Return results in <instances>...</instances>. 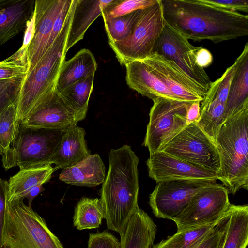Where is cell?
Wrapping results in <instances>:
<instances>
[{
    "mask_svg": "<svg viewBox=\"0 0 248 248\" xmlns=\"http://www.w3.org/2000/svg\"><path fill=\"white\" fill-rule=\"evenodd\" d=\"M165 21L187 38L214 43L248 35V16L200 0H161Z\"/></svg>",
    "mask_w": 248,
    "mask_h": 248,
    "instance_id": "6da1fadb",
    "label": "cell"
},
{
    "mask_svg": "<svg viewBox=\"0 0 248 248\" xmlns=\"http://www.w3.org/2000/svg\"><path fill=\"white\" fill-rule=\"evenodd\" d=\"M108 173L100 191L108 229L122 236L139 207V158L129 145L110 150Z\"/></svg>",
    "mask_w": 248,
    "mask_h": 248,
    "instance_id": "7a4b0ae2",
    "label": "cell"
},
{
    "mask_svg": "<svg viewBox=\"0 0 248 248\" xmlns=\"http://www.w3.org/2000/svg\"><path fill=\"white\" fill-rule=\"evenodd\" d=\"M77 0H73L60 34L34 67L24 77L16 103V118L21 121L56 88L66 54L65 48Z\"/></svg>",
    "mask_w": 248,
    "mask_h": 248,
    "instance_id": "3957f363",
    "label": "cell"
},
{
    "mask_svg": "<svg viewBox=\"0 0 248 248\" xmlns=\"http://www.w3.org/2000/svg\"><path fill=\"white\" fill-rule=\"evenodd\" d=\"M248 104L225 121L216 142L222 169L218 180L233 195L248 189Z\"/></svg>",
    "mask_w": 248,
    "mask_h": 248,
    "instance_id": "277c9868",
    "label": "cell"
},
{
    "mask_svg": "<svg viewBox=\"0 0 248 248\" xmlns=\"http://www.w3.org/2000/svg\"><path fill=\"white\" fill-rule=\"evenodd\" d=\"M3 248H64L45 220L23 199L6 200Z\"/></svg>",
    "mask_w": 248,
    "mask_h": 248,
    "instance_id": "5b68a950",
    "label": "cell"
},
{
    "mask_svg": "<svg viewBox=\"0 0 248 248\" xmlns=\"http://www.w3.org/2000/svg\"><path fill=\"white\" fill-rule=\"evenodd\" d=\"M62 137V130L29 128L19 121L9 148L2 155L3 166L6 170L48 165Z\"/></svg>",
    "mask_w": 248,
    "mask_h": 248,
    "instance_id": "8992f818",
    "label": "cell"
},
{
    "mask_svg": "<svg viewBox=\"0 0 248 248\" xmlns=\"http://www.w3.org/2000/svg\"><path fill=\"white\" fill-rule=\"evenodd\" d=\"M165 24L161 0L142 10L134 29L126 39L110 43L120 63L142 60L151 55Z\"/></svg>",
    "mask_w": 248,
    "mask_h": 248,
    "instance_id": "52a82bcc",
    "label": "cell"
},
{
    "mask_svg": "<svg viewBox=\"0 0 248 248\" xmlns=\"http://www.w3.org/2000/svg\"><path fill=\"white\" fill-rule=\"evenodd\" d=\"M160 151L176 158L217 173L222 172L217 147L196 122L187 124Z\"/></svg>",
    "mask_w": 248,
    "mask_h": 248,
    "instance_id": "ba28073f",
    "label": "cell"
},
{
    "mask_svg": "<svg viewBox=\"0 0 248 248\" xmlns=\"http://www.w3.org/2000/svg\"><path fill=\"white\" fill-rule=\"evenodd\" d=\"M153 101L143 144L150 155L160 151L187 125V111L192 103L162 98Z\"/></svg>",
    "mask_w": 248,
    "mask_h": 248,
    "instance_id": "9c48e42d",
    "label": "cell"
},
{
    "mask_svg": "<svg viewBox=\"0 0 248 248\" xmlns=\"http://www.w3.org/2000/svg\"><path fill=\"white\" fill-rule=\"evenodd\" d=\"M226 187L218 183L196 193L174 220L177 232L216 223L224 217L231 204Z\"/></svg>",
    "mask_w": 248,
    "mask_h": 248,
    "instance_id": "30bf717a",
    "label": "cell"
},
{
    "mask_svg": "<svg viewBox=\"0 0 248 248\" xmlns=\"http://www.w3.org/2000/svg\"><path fill=\"white\" fill-rule=\"evenodd\" d=\"M201 46L192 45L165 21L153 53L174 62L193 80L208 91L212 82L204 69L197 64L196 60V52Z\"/></svg>",
    "mask_w": 248,
    "mask_h": 248,
    "instance_id": "8fae6325",
    "label": "cell"
},
{
    "mask_svg": "<svg viewBox=\"0 0 248 248\" xmlns=\"http://www.w3.org/2000/svg\"><path fill=\"white\" fill-rule=\"evenodd\" d=\"M216 183L190 180L159 182L149 196V203L156 217L173 221L196 193Z\"/></svg>",
    "mask_w": 248,
    "mask_h": 248,
    "instance_id": "7c38bea8",
    "label": "cell"
},
{
    "mask_svg": "<svg viewBox=\"0 0 248 248\" xmlns=\"http://www.w3.org/2000/svg\"><path fill=\"white\" fill-rule=\"evenodd\" d=\"M142 61L180 101L202 102L207 91L187 76L174 62L154 52Z\"/></svg>",
    "mask_w": 248,
    "mask_h": 248,
    "instance_id": "4fadbf2b",
    "label": "cell"
},
{
    "mask_svg": "<svg viewBox=\"0 0 248 248\" xmlns=\"http://www.w3.org/2000/svg\"><path fill=\"white\" fill-rule=\"evenodd\" d=\"M67 0H35L32 39L27 48L28 71H31L48 49L54 22Z\"/></svg>",
    "mask_w": 248,
    "mask_h": 248,
    "instance_id": "5bb4252c",
    "label": "cell"
},
{
    "mask_svg": "<svg viewBox=\"0 0 248 248\" xmlns=\"http://www.w3.org/2000/svg\"><path fill=\"white\" fill-rule=\"evenodd\" d=\"M149 176L156 183L172 180L215 181L214 171L176 158L162 151L150 155L146 161Z\"/></svg>",
    "mask_w": 248,
    "mask_h": 248,
    "instance_id": "9a60e30c",
    "label": "cell"
},
{
    "mask_svg": "<svg viewBox=\"0 0 248 248\" xmlns=\"http://www.w3.org/2000/svg\"><path fill=\"white\" fill-rule=\"evenodd\" d=\"M20 121L24 126L29 128L61 131L77 125L78 123L73 112L56 88Z\"/></svg>",
    "mask_w": 248,
    "mask_h": 248,
    "instance_id": "2e32d148",
    "label": "cell"
},
{
    "mask_svg": "<svg viewBox=\"0 0 248 248\" xmlns=\"http://www.w3.org/2000/svg\"><path fill=\"white\" fill-rule=\"evenodd\" d=\"M128 86L142 96L152 100L157 98L180 101L142 60H135L125 65Z\"/></svg>",
    "mask_w": 248,
    "mask_h": 248,
    "instance_id": "e0dca14e",
    "label": "cell"
},
{
    "mask_svg": "<svg viewBox=\"0 0 248 248\" xmlns=\"http://www.w3.org/2000/svg\"><path fill=\"white\" fill-rule=\"evenodd\" d=\"M34 6L35 0H0V46L25 31Z\"/></svg>",
    "mask_w": 248,
    "mask_h": 248,
    "instance_id": "ac0fdd59",
    "label": "cell"
},
{
    "mask_svg": "<svg viewBox=\"0 0 248 248\" xmlns=\"http://www.w3.org/2000/svg\"><path fill=\"white\" fill-rule=\"evenodd\" d=\"M85 130L77 125L62 130V137L48 165L55 164L54 170L75 165L91 154L87 147Z\"/></svg>",
    "mask_w": 248,
    "mask_h": 248,
    "instance_id": "d6986e66",
    "label": "cell"
},
{
    "mask_svg": "<svg viewBox=\"0 0 248 248\" xmlns=\"http://www.w3.org/2000/svg\"><path fill=\"white\" fill-rule=\"evenodd\" d=\"M106 170L98 154H90L75 165L62 169L59 179L68 184L93 187L104 182Z\"/></svg>",
    "mask_w": 248,
    "mask_h": 248,
    "instance_id": "ffe728a7",
    "label": "cell"
},
{
    "mask_svg": "<svg viewBox=\"0 0 248 248\" xmlns=\"http://www.w3.org/2000/svg\"><path fill=\"white\" fill-rule=\"evenodd\" d=\"M156 231L157 226L153 219L138 207L120 236L121 248H151Z\"/></svg>",
    "mask_w": 248,
    "mask_h": 248,
    "instance_id": "44dd1931",
    "label": "cell"
},
{
    "mask_svg": "<svg viewBox=\"0 0 248 248\" xmlns=\"http://www.w3.org/2000/svg\"><path fill=\"white\" fill-rule=\"evenodd\" d=\"M234 64L235 72L226 102L224 118L238 112L248 104V43Z\"/></svg>",
    "mask_w": 248,
    "mask_h": 248,
    "instance_id": "7402d4cb",
    "label": "cell"
},
{
    "mask_svg": "<svg viewBox=\"0 0 248 248\" xmlns=\"http://www.w3.org/2000/svg\"><path fill=\"white\" fill-rule=\"evenodd\" d=\"M113 0H77L67 40L65 52L84 38L85 32Z\"/></svg>",
    "mask_w": 248,
    "mask_h": 248,
    "instance_id": "603a6c76",
    "label": "cell"
},
{
    "mask_svg": "<svg viewBox=\"0 0 248 248\" xmlns=\"http://www.w3.org/2000/svg\"><path fill=\"white\" fill-rule=\"evenodd\" d=\"M54 171L51 165L20 169L6 182V200L25 198L31 188L48 182Z\"/></svg>",
    "mask_w": 248,
    "mask_h": 248,
    "instance_id": "cb8c5ba5",
    "label": "cell"
},
{
    "mask_svg": "<svg viewBox=\"0 0 248 248\" xmlns=\"http://www.w3.org/2000/svg\"><path fill=\"white\" fill-rule=\"evenodd\" d=\"M97 63L93 53L84 48L78 52L61 67L56 84L59 93L76 81L95 74Z\"/></svg>",
    "mask_w": 248,
    "mask_h": 248,
    "instance_id": "d4e9b609",
    "label": "cell"
},
{
    "mask_svg": "<svg viewBox=\"0 0 248 248\" xmlns=\"http://www.w3.org/2000/svg\"><path fill=\"white\" fill-rule=\"evenodd\" d=\"M222 248H246L248 244V206L230 204Z\"/></svg>",
    "mask_w": 248,
    "mask_h": 248,
    "instance_id": "484cf974",
    "label": "cell"
},
{
    "mask_svg": "<svg viewBox=\"0 0 248 248\" xmlns=\"http://www.w3.org/2000/svg\"><path fill=\"white\" fill-rule=\"evenodd\" d=\"M94 75L80 79L59 93L73 112L77 122L86 117L89 100L93 91Z\"/></svg>",
    "mask_w": 248,
    "mask_h": 248,
    "instance_id": "4316f807",
    "label": "cell"
},
{
    "mask_svg": "<svg viewBox=\"0 0 248 248\" xmlns=\"http://www.w3.org/2000/svg\"><path fill=\"white\" fill-rule=\"evenodd\" d=\"M225 104L207 97L200 106V117L196 123L216 144L219 129L225 121Z\"/></svg>",
    "mask_w": 248,
    "mask_h": 248,
    "instance_id": "83f0119b",
    "label": "cell"
},
{
    "mask_svg": "<svg viewBox=\"0 0 248 248\" xmlns=\"http://www.w3.org/2000/svg\"><path fill=\"white\" fill-rule=\"evenodd\" d=\"M104 218L100 199L82 198L77 203L73 216V225L78 230L96 229Z\"/></svg>",
    "mask_w": 248,
    "mask_h": 248,
    "instance_id": "f1b7e54d",
    "label": "cell"
},
{
    "mask_svg": "<svg viewBox=\"0 0 248 248\" xmlns=\"http://www.w3.org/2000/svg\"><path fill=\"white\" fill-rule=\"evenodd\" d=\"M218 222L185 231L177 232L174 234L169 236L166 239L162 240L153 245L152 248H193L199 243Z\"/></svg>",
    "mask_w": 248,
    "mask_h": 248,
    "instance_id": "f546056e",
    "label": "cell"
},
{
    "mask_svg": "<svg viewBox=\"0 0 248 248\" xmlns=\"http://www.w3.org/2000/svg\"><path fill=\"white\" fill-rule=\"evenodd\" d=\"M142 10L104 20L109 44L124 41L130 36Z\"/></svg>",
    "mask_w": 248,
    "mask_h": 248,
    "instance_id": "4dcf8cb0",
    "label": "cell"
},
{
    "mask_svg": "<svg viewBox=\"0 0 248 248\" xmlns=\"http://www.w3.org/2000/svg\"><path fill=\"white\" fill-rule=\"evenodd\" d=\"M156 0H113L102 10L103 20L125 15L142 10L155 2Z\"/></svg>",
    "mask_w": 248,
    "mask_h": 248,
    "instance_id": "1f68e13d",
    "label": "cell"
},
{
    "mask_svg": "<svg viewBox=\"0 0 248 248\" xmlns=\"http://www.w3.org/2000/svg\"><path fill=\"white\" fill-rule=\"evenodd\" d=\"M19 120L16 118V105L12 104L0 113V147L4 152L13 140Z\"/></svg>",
    "mask_w": 248,
    "mask_h": 248,
    "instance_id": "d6a6232c",
    "label": "cell"
},
{
    "mask_svg": "<svg viewBox=\"0 0 248 248\" xmlns=\"http://www.w3.org/2000/svg\"><path fill=\"white\" fill-rule=\"evenodd\" d=\"M27 71L26 51L20 48L12 55L0 62V80L26 76Z\"/></svg>",
    "mask_w": 248,
    "mask_h": 248,
    "instance_id": "836d02e7",
    "label": "cell"
},
{
    "mask_svg": "<svg viewBox=\"0 0 248 248\" xmlns=\"http://www.w3.org/2000/svg\"><path fill=\"white\" fill-rule=\"evenodd\" d=\"M235 72V66L233 63L227 68L220 78L212 82L205 97L217 99L226 105Z\"/></svg>",
    "mask_w": 248,
    "mask_h": 248,
    "instance_id": "e575fe53",
    "label": "cell"
},
{
    "mask_svg": "<svg viewBox=\"0 0 248 248\" xmlns=\"http://www.w3.org/2000/svg\"><path fill=\"white\" fill-rule=\"evenodd\" d=\"M25 76L0 80V113L16 103Z\"/></svg>",
    "mask_w": 248,
    "mask_h": 248,
    "instance_id": "d590c367",
    "label": "cell"
},
{
    "mask_svg": "<svg viewBox=\"0 0 248 248\" xmlns=\"http://www.w3.org/2000/svg\"><path fill=\"white\" fill-rule=\"evenodd\" d=\"M228 218L227 210L218 223L193 248H222L226 234Z\"/></svg>",
    "mask_w": 248,
    "mask_h": 248,
    "instance_id": "8d00e7d4",
    "label": "cell"
},
{
    "mask_svg": "<svg viewBox=\"0 0 248 248\" xmlns=\"http://www.w3.org/2000/svg\"><path fill=\"white\" fill-rule=\"evenodd\" d=\"M87 248H121L120 242L107 231L90 233Z\"/></svg>",
    "mask_w": 248,
    "mask_h": 248,
    "instance_id": "74e56055",
    "label": "cell"
},
{
    "mask_svg": "<svg viewBox=\"0 0 248 248\" xmlns=\"http://www.w3.org/2000/svg\"><path fill=\"white\" fill-rule=\"evenodd\" d=\"M202 2L224 10L248 12V0H200Z\"/></svg>",
    "mask_w": 248,
    "mask_h": 248,
    "instance_id": "f35d334b",
    "label": "cell"
},
{
    "mask_svg": "<svg viewBox=\"0 0 248 248\" xmlns=\"http://www.w3.org/2000/svg\"><path fill=\"white\" fill-rule=\"evenodd\" d=\"M6 182L0 177V248H3L2 232L6 196Z\"/></svg>",
    "mask_w": 248,
    "mask_h": 248,
    "instance_id": "ab89813d",
    "label": "cell"
},
{
    "mask_svg": "<svg viewBox=\"0 0 248 248\" xmlns=\"http://www.w3.org/2000/svg\"><path fill=\"white\" fill-rule=\"evenodd\" d=\"M196 60L197 64L204 69L211 64L213 57L209 50L201 46L196 52Z\"/></svg>",
    "mask_w": 248,
    "mask_h": 248,
    "instance_id": "60d3db41",
    "label": "cell"
},
{
    "mask_svg": "<svg viewBox=\"0 0 248 248\" xmlns=\"http://www.w3.org/2000/svg\"><path fill=\"white\" fill-rule=\"evenodd\" d=\"M200 102H193L190 105L187 115V125L193 122H197L200 117Z\"/></svg>",
    "mask_w": 248,
    "mask_h": 248,
    "instance_id": "b9f144b4",
    "label": "cell"
},
{
    "mask_svg": "<svg viewBox=\"0 0 248 248\" xmlns=\"http://www.w3.org/2000/svg\"><path fill=\"white\" fill-rule=\"evenodd\" d=\"M42 185L37 186L31 188L25 196L28 200V206L31 207V204L33 200L41 192L44 190Z\"/></svg>",
    "mask_w": 248,
    "mask_h": 248,
    "instance_id": "7bdbcfd3",
    "label": "cell"
},
{
    "mask_svg": "<svg viewBox=\"0 0 248 248\" xmlns=\"http://www.w3.org/2000/svg\"></svg>",
    "mask_w": 248,
    "mask_h": 248,
    "instance_id": "ee69618b",
    "label": "cell"
}]
</instances>
